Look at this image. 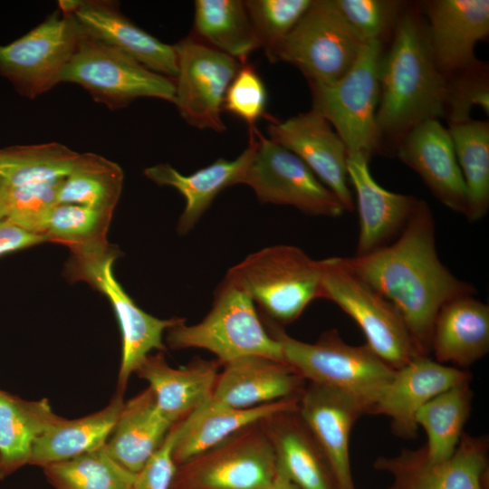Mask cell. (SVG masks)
I'll return each mask as SVG.
<instances>
[{"mask_svg":"<svg viewBox=\"0 0 489 489\" xmlns=\"http://www.w3.org/2000/svg\"><path fill=\"white\" fill-rule=\"evenodd\" d=\"M365 43L331 0H313L280 45L275 62L292 64L309 84H329L350 70Z\"/></svg>","mask_w":489,"mask_h":489,"instance_id":"30bf717a","label":"cell"},{"mask_svg":"<svg viewBox=\"0 0 489 489\" xmlns=\"http://www.w3.org/2000/svg\"><path fill=\"white\" fill-rule=\"evenodd\" d=\"M256 146L242 184L263 204L290 206L314 216L338 217V197L302 160L256 130Z\"/></svg>","mask_w":489,"mask_h":489,"instance_id":"7c38bea8","label":"cell"},{"mask_svg":"<svg viewBox=\"0 0 489 489\" xmlns=\"http://www.w3.org/2000/svg\"><path fill=\"white\" fill-rule=\"evenodd\" d=\"M369 161L355 155L349 156L347 163L360 218L357 256L388 244L401 233L418 202L415 197L388 191L378 184L369 171Z\"/></svg>","mask_w":489,"mask_h":489,"instance_id":"603a6c76","label":"cell"},{"mask_svg":"<svg viewBox=\"0 0 489 489\" xmlns=\"http://www.w3.org/2000/svg\"><path fill=\"white\" fill-rule=\"evenodd\" d=\"M136 373L149 383L158 411L174 425L208 400L217 379V364L200 360L175 369L161 354L149 355Z\"/></svg>","mask_w":489,"mask_h":489,"instance_id":"4316f807","label":"cell"},{"mask_svg":"<svg viewBox=\"0 0 489 489\" xmlns=\"http://www.w3.org/2000/svg\"><path fill=\"white\" fill-rule=\"evenodd\" d=\"M447 129L465 186V216L475 222L489 209V123L470 120Z\"/></svg>","mask_w":489,"mask_h":489,"instance_id":"1f68e13d","label":"cell"},{"mask_svg":"<svg viewBox=\"0 0 489 489\" xmlns=\"http://www.w3.org/2000/svg\"><path fill=\"white\" fill-rule=\"evenodd\" d=\"M383 43L367 42L350 70L329 84H309L312 110L322 115L343 140L349 156L367 159L379 149L376 114Z\"/></svg>","mask_w":489,"mask_h":489,"instance_id":"52a82bcc","label":"cell"},{"mask_svg":"<svg viewBox=\"0 0 489 489\" xmlns=\"http://www.w3.org/2000/svg\"><path fill=\"white\" fill-rule=\"evenodd\" d=\"M269 139L292 152L338 197L345 211L354 203L348 186L346 145L330 122L311 110L268 127Z\"/></svg>","mask_w":489,"mask_h":489,"instance_id":"9a60e30c","label":"cell"},{"mask_svg":"<svg viewBox=\"0 0 489 489\" xmlns=\"http://www.w3.org/2000/svg\"><path fill=\"white\" fill-rule=\"evenodd\" d=\"M174 47L177 73L173 103L192 127L222 132L225 96L242 63L192 35Z\"/></svg>","mask_w":489,"mask_h":489,"instance_id":"4fadbf2b","label":"cell"},{"mask_svg":"<svg viewBox=\"0 0 489 489\" xmlns=\"http://www.w3.org/2000/svg\"><path fill=\"white\" fill-rule=\"evenodd\" d=\"M71 251L66 266L71 279L84 281L102 292L116 314L122 337L119 386L123 389L151 350H165L163 332L185 319H158L140 309L114 276L113 265L119 252L107 241Z\"/></svg>","mask_w":489,"mask_h":489,"instance_id":"8992f818","label":"cell"},{"mask_svg":"<svg viewBox=\"0 0 489 489\" xmlns=\"http://www.w3.org/2000/svg\"><path fill=\"white\" fill-rule=\"evenodd\" d=\"M472 399L470 382H464L438 394L419 409L416 422L427 435L423 448L427 460L440 462L454 454L470 416Z\"/></svg>","mask_w":489,"mask_h":489,"instance_id":"d6a6232c","label":"cell"},{"mask_svg":"<svg viewBox=\"0 0 489 489\" xmlns=\"http://www.w3.org/2000/svg\"><path fill=\"white\" fill-rule=\"evenodd\" d=\"M347 266L398 310L418 356L429 357L436 315L447 302L474 294L436 251L435 221L427 203L418 202L398 237L369 254L343 258Z\"/></svg>","mask_w":489,"mask_h":489,"instance_id":"6da1fadb","label":"cell"},{"mask_svg":"<svg viewBox=\"0 0 489 489\" xmlns=\"http://www.w3.org/2000/svg\"><path fill=\"white\" fill-rule=\"evenodd\" d=\"M174 489H265L277 468L273 446L254 432L225 440L181 465Z\"/></svg>","mask_w":489,"mask_h":489,"instance_id":"5bb4252c","label":"cell"},{"mask_svg":"<svg viewBox=\"0 0 489 489\" xmlns=\"http://www.w3.org/2000/svg\"><path fill=\"white\" fill-rule=\"evenodd\" d=\"M84 34L72 14L58 9L22 37L0 45V74L34 99L62 82Z\"/></svg>","mask_w":489,"mask_h":489,"instance_id":"8fae6325","label":"cell"},{"mask_svg":"<svg viewBox=\"0 0 489 489\" xmlns=\"http://www.w3.org/2000/svg\"><path fill=\"white\" fill-rule=\"evenodd\" d=\"M62 82L82 86L110 110L144 97L174 102L176 92L175 79L146 68L86 34L65 67Z\"/></svg>","mask_w":489,"mask_h":489,"instance_id":"9c48e42d","label":"cell"},{"mask_svg":"<svg viewBox=\"0 0 489 489\" xmlns=\"http://www.w3.org/2000/svg\"><path fill=\"white\" fill-rule=\"evenodd\" d=\"M282 346L283 360L312 384L342 392L370 414L395 369L366 344L346 343L335 330L314 343L293 339L280 329L272 332Z\"/></svg>","mask_w":489,"mask_h":489,"instance_id":"3957f363","label":"cell"},{"mask_svg":"<svg viewBox=\"0 0 489 489\" xmlns=\"http://www.w3.org/2000/svg\"><path fill=\"white\" fill-rule=\"evenodd\" d=\"M172 426L158 411L149 388L123 405L105 448L120 465L136 475Z\"/></svg>","mask_w":489,"mask_h":489,"instance_id":"83f0119b","label":"cell"},{"mask_svg":"<svg viewBox=\"0 0 489 489\" xmlns=\"http://www.w3.org/2000/svg\"><path fill=\"white\" fill-rule=\"evenodd\" d=\"M122 185L123 171L117 163L94 153L79 154L60 183L57 201L113 213Z\"/></svg>","mask_w":489,"mask_h":489,"instance_id":"e575fe53","label":"cell"},{"mask_svg":"<svg viewBox=\"0 0 489 489\" xmlns=\"http://www.w3.org/2000/svg\"><path fill=\"white\" fill-rule=\"evenodd\" d=\"M265 489H298L277 465L276 473Z\"/></svg>","mask_w":489,"mask_h":489,"instance_id":"bcb514c9","label":"cell"},{"mask_svg":"<svg viewBox=\"0 0 489 489\" xmlns=\"http://www.w3.org/2000/svg\"><path fill=\"white\" fill-rule=\"evenodd\" d=\"M266 89L254 67L242 63L229 84L223 109L254 127L265 113Z\"/></svg>","mask_w":489,"mask_h":489,"instance_id":"7bdbcfd3","label":"cell"},{"mask_svg":"<svg viewBox=\"0 0 489 489\" xmlns=\"http://www.w3.org/2000/svg\"><path fill=\"white\" fill-rule=\"evenodd\" d=\"M471 379L466 369L418 356L395 371L370 414L388 417L395 434L412 438L418 427L419 409L438 394Z\"/></svg>","mask_w":489,"mask_h":489,"instance_id":"ac0fdd59","label":"cell"},{"mask_svg":"<svg viewBox=\"0 0 489 489\" xmlns=\"http://www.w3.org/2000/svg\"><path fill=\"white\" fill-rule=\"evenodd\" d=\"M123 405L119 392L106 408L94 414L72 420L60 417L35 441L29 464L44 467L102 447L114 430Z\"/></svg>","mask_w":489,"mask_h":489,"instance_id":"f1b7e54d","label":"cell"},{"mask_svg":"<svg viewBox=\"0 0 489 489\" xmlns=\"http://www.w3.org/2000/svg\"><path fill=\"white\" fill-rule=\"evenodd\" d=\"M299 398L294 396L247 408L202 405L183 420V432L174 448V460L177 465H183L262 419L297 410Z\"/></svg>","mask_w":489,"mask_h":489,"instance_id":"484cf974","label":"cell"},{"mask_svg":"<svg viewBox=\"0 0 489 489\" xmlns=\"http://www.w3.org/2000/svg\"><path fill=\"white\" fill-rule=\"evenodd\" d=\"M487 451L484 436L464 433L454 454L444 461L427 460L421 447L381 457L376 466L394 476L395 489H483Z\"/></svg>","mask_w":489,"mask_h":489,"instance_id":"e0dca14e","label":"cell"},{"mask_svg":"<svg viewBox=\"0 0 489 489\" xmlns=\"http://www.w3.org/2000/svg\"><path fill=\"white\" fill-rule=\"evenodd\" d=\"M0 477H2V476H1V473H0Z\"/></svg>","mask_w":489,"mask_h":489,"instance_id":"c3c4849f","label":"cell"},{"mask_svg":"<svg viewBox=\"0 0 489 489\" xmlns=\"http://www.w3.org/2000/svg\"><path fill=\"white\" fill-rule=\"evenodd\" d=\"M300 417L330 466L336 489H355L350 460V437L353 425L364 415L348 395L311 384L299 399Z\"/></svg>","mask_w":489,"mask_h":489,"instance_id":"d6986e66","label":"cell"},{"mask_svg":"<svg viewBox=\"0 0 489 489\" xmlns=\"http://www.w3.org/2000/svg\"><path fill=\"white\" fill-rule=\"evenodd\" d=\"M182 432L183 421L170 428L158 449L135 475L131 489H171L177 470L173 453Z\"/></svg>","mask_w":489,"mask_h":489,"instance_id":"ee69618b","label":"cell"},{"mask_svg":"<svg viewBox=\"0 0 489 489\" xmlns=\"http://www.w3.org/2000/svg\"><path fill=\"white\" fill-rule=\"evenodd\" d=\"M61 180L24 187H10L5 219L34 234L43 235V226L51 209L58 204Z\"/></svg>","mask_w":489,"mask_h":489,"instance_id":"b9f144b4","label":"cell"},{"mask_svg":"<svg viewBox=\"0 0 489 489\" xmlns=\"http://www.w3.org/2000/svg\"><path fill=\"white\" fill-rule=\"evenodd\" d=\"M396 148L398 158L417 173L439 202L465 216L464 178L449 131L439 120H427L416 125Z\"/></svg>","mask_w":489,"mask_h":489,"instance_id":"44dd1931","label":"cell"},{"mask_svg":"<svg viewBox=\"0 0 489 489\" xmlns=\"http://www.w3.org/2000/svg\"><path fill=\"white\" fill-rule=\"evenodd\" d=\"M256 146L254 127H250L247 148L235 159L218 158L192 174L183 175L168 163L144 170L145 176L159 186L176 188L185 199L177 231L187 234L208 209L216 197L226 187L242 184Z\"/></svg>","mask_w":489,"mask_h":489,"instance_id":"cb8c5ba5","label":"cell"},{"mask_svg":"<svg viewBox=\"0 0 489 489\" xmlns=\"http://www.w3.org/2000/svg\"><path fill=\"white\" fill-rule=\"evenodd\" d=\"M473 295L447 302L436 315L431 352L442 364L465 369L489 350V307Z\"/></svg>","mask_w":489,"mask_h":489,"instance_id":"d4e9b609","label":"cell"},{"mask_svg":"<svg viewBox=\"0 0 489 489\" xmlns=\"http://www.w3.org/2000/svg\"><path fill=\"white\" fill-rule=\"evenodd\" d=\"M9 186L0 177V220L5 219L8 208Z\"/></svg>","mask_w":489,"mask_h":489,"instance_id":"7dc6e473","label":"cell"},{"mask_svg":"<svg viewBox=\"0 0 489 489\" xmlns=\"http://www.w3.org/2000/svg\"><path fill=\"white\" fill-rule=\"evenodd\" d=\"M194 31L199 41L244 63L260 48L244 1L196 0Z\"/></svg>","mask_w":489,"mask_h":489,"instance_id":"4dcf8cb0","label":"cell"},{"mask_svg":"<svg viewBox=\"0 0 489 489\" xmlns=\"http://www.w3.org/2000/svg\"><path fill=\"white\" fill-rule=\"evenodd\" d=\"M288 419L273 444L277 465L298 489H336L328 462L301 417Z\"/></svg>","mask_w":489,"mask_h":489,"instance_id":"836d02e7","label":"cell"},{"mask_svg":"<svg viewBox=\"0 0 489 489\" xmlns=\"http://www.w3.org/2000/svg\"><path fill=\"white\" fill-rule=\"evenodd\" d=\"M110 212L74 204H56L49 212L42 234L49 242L70 249L106 242Z\"/></svg>","mask_w":489,"mask_h":489,"instance_id":"74e56055","label":"cell"},{"mask_svg":"<svg viewBox=\"0 0 489 489\" xmlns=\"http://www.w3.org/2000/svg\"><path fill=\"white\" fill-rule=\"evenodd\" d=\"M46 398L24 401L0 391V473L29 464L38 437L56 420Z\"/></svg>","mask_w":489,"mask_h":489,"instance_id":"f546056e","label":"cell"},{"mask_svg":"<svg viewBox=\"0 0 489 489\" xmlns=\"http://www.w3.org/2000/svg\"><path fill=\"white\" fill-rule=\"evenodd\" d=\"M49 242L43 235L28 232L7 219L0 220V255Z\"/></svg>","mask_w":489,"mask_h":489,"instance_id":"f6af8a7d","label":"cell"},{"mask_svg":"<svg viewBox=\"0 0 489 489\" xmlns=\"http://www.w3.org/2000/svg\"><path fill=\"white\" fill-rule=\"evenodd\" d=\"M225 365L203 406L247 408L294 397L303 379L286 362L262 356H245Z\"/></svg>","mask_w":489,"mask_h":489,"instance_id":"7402d4cb","label":"cell"},{"mask_svg":"<svg viewBox=\"0 0 489 489\" xmlns=\"http://www.w3.org/2000/svg\"><path fill=\"white\" fill-rule=\"evenodd\" d=\"M79 154L58 142L1 149L0 177L10 187L58 181L70 174Z\"/></svg>","mask_w":489,"mask_h":489,"instance_id":"d590c367","label":"cell"},{"mask_svg":"<svg viewBox=\"0 0 489 489\" xmlns=\"http://www.w3.org/2000/svg\"><path fill=\"white\" fill-rule=\"evenodd\" d=\"M321 298L337 304L363 332L366 345L395 370L418 357L394 305L353 273L343 257L321 260Z\"/></svg>","mask_w":489,"mask_h":489,"instance_id":"ba28073f","label":"cell"},{"mask_svg":"<svg viewBox=\"0 0 489 489\" xmlns=\"http://www.w3.org/2000/svg\"><path fill=\"white\" fill-rule=\"evenodd\" d=\"M478 106L488 115V69L479 61L446 77L444 117L448 123L468 121L473 109Z\"/></svg>","mask_w":489,"mask_h":489,"instance_id":"60d3db41","label":"cell"},{"mask_svg":"<svg viewBox=\"0 0 489 489\" xmlns=\"http://www.w3.org/2000/svg\"><path fill=\"white\" fill-rule=\"evenodd\" d=\"M43 470L55 489H131L135 479V474L114 460L105 446Z\"/></svg>","mask_w":489,"mask_h":489,"instance_id":"8d00e7d4","label":"cell"},{"mask_svg":"<svg viewBox=\"0 0 489 489\" xmlns=\"http://www.w3.org/2000/svg\"><path fill=\"white\" fill-rule=\"evenodd\" d=\"M313 0H246L244 5L260 48L271 62Z\"/></svg>","mask_w":489,"mask_h":489,"instance_id":"f35d334b","label":"cell"},{"mask_svg":"<svg viewBox=\"0 0 489 489\" xmlns=\"http://www.w3.org/2000/svg\"><path fill=\"white\" fill-rule=\"evenodd\" d=\"M426 24L435 62L447 77L475 64V46L489 34V1L426 2Z\"/></svg>","mask_w":489,"mask_h":489,"instance_id":"ffe728a7","label":"cell"},{"mask_svg":"<svg viewBox=\"0 0 489 489\" xmlns=\"http://www.w3.org/2000/svg\"><path fill=\"white\" fill-rule=\"evenodd\" d=\"M58 5L61 11L74 16L88 36L157 73L176 78L177 61L174 45L140 29L120 11L118 5L101 0H62Z\"/></svg>","mask_w":489,"mask_h":489,"instance_id":"2e32d148","label":"cell"},{"mask_svg":"<svg viewBox=\"0 0 489 489\" xmlns=\"http://www.w3.org/2000/svg\"><path fill=\"white\" fill-rule=\"evenodd\" d=\"M333 5L364 42L383 41L393 34L403 4L393 0H331Z\"/></svg>","mask_w":489,"mask_h":489,"instance_id":"ab89813d","label":"cell"},{"mask_svg":"<svg viewBox=\"0 0 489 489\" xmlns=\"http://www.w3.org/2000/svg\"><path fill=\"white\" fill-rule=\"evenodd\" d=\"M224 279L245 292L271 319L288 324L321 298V263L297 246L276 244L249 254Z\"/></svg>","mask_w":489,"mask_h":489,"instance_id":"277c9868","label":"cell"},{"mask_svg":"<svg viewBox=\"0 0 489 489\" xmlns=\"http://www.w3.org/2000/svg\"><path fill=\"white\" fill-rule=\"evenodd\" d=\"M214 296L210 312L200 322L186 325L184 321L168 330L171 348L204 349L225 364L245 356L284 362L281 343L266 331L245 292L224 279Z\"/></svg>","mask_w":489,"mask_h":489,"instance_id":"5b68a950","label":"cell"},{"mask_svg":"<svg viewBox=\"0 0 489 489\" xmlns=\"http://www.w3.org/2000/svg\"><path fill=\"white\" fill-rule=\"evenodd\" d=\"M376 114L379 149L383 139L397 147L416 125L445 115L446 76L433 57L426 23L416 9L403 10L379 67Z\"/></svg>","mask_w":489,"mask_h":489,"instance_id":"7a4b0ae2","label":"cell"}]
</instances>
